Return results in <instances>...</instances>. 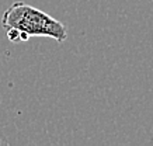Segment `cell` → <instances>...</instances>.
I'll list each match as a JSON object with an SVG mask.
<instances>
[{"mask_svg": "<svg viewBox=\"0 0 153 146\" xmlns=\"http://www.w3.org/2000/svg\"><path fill=\"white\" fill-rule=\"evenodd\" d=\"M1 27L10 42H27L33 37L52 38L58 42L68 39L65 24L23 1H14L7 7L1 16Z\"/></svg>", "mask_w": 153, "mask_h": 146, "instance_id": "obj_1", "label": "cell"}, {"mask_svg": "<svg viewBox=\"0 0 153 146\" xmlns=\"http://www.w3.org/2000/svg\"><path fill=\"white\" fill-rule=\"evenodd\" d=\"M0 145H7V141H4L3 138H0Z\"/></svg>", "mask_w": 153, "mask_h": 146, "instance_id": "obj_2", "label": "cell"}]
</instances>
